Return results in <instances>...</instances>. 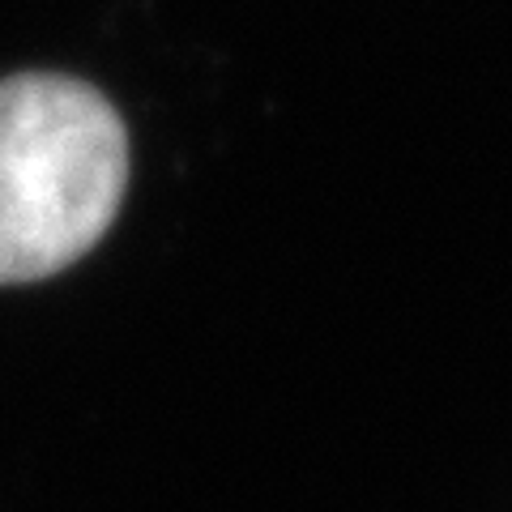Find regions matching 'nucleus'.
<instances>
[{
	"instance_id": "1",
	"label": "nucleus",
	"mask_w": 512,
	"mask_h": 512,
	"mask_svg": "<svg viewBox=\"0 0 512 512\" xmlns=\"http://www.w3.org/2000/svg\"><path fill=\"white\" fill-rule=\"evenodd\" d=\"M128 184V137L73 77L0 82V282H39L86 256Z\"/></svg>"
}]
</instances>
